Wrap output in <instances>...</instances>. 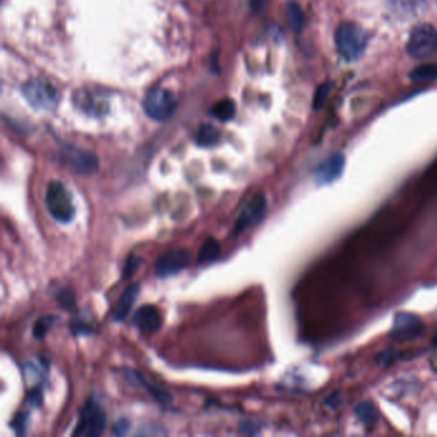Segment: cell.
Segmentation results:
<instances>
[{"instance_id": "484cf974", "label": "cell", "mask_w": 437, "mask_h": 437, "mask_svg": "<svg viewBox=\"0 0 437 437\" xmlns=\"http://www.w3.org/2000/svg\"><path fill=\"white\" fill-rule=\"evenodd\" d=\"M26 423H28V416L26 414H17L16 418L12 422V427L16 431L17 435H23L26 431Z\"/></svg>"}, {"instance_id": "ffe728a7", "label": "cell", "mask_w": 437, "mask_h": 437, "mask_svg": "<svg viewBox=\"0 0 437 437\" xmlns=\"http://www.w3.org/2000/svg\"><path fill=\"white\" fill-rule=\"evenodd\" d=\"M141 264H142V258L136 254H131L125 262V266L122 270V277L125 279H130L138 272Z\"/></svg>"}, {"instance_id": "277c9868", "label": "cell", "mask_w": 437, "mask_h": 437, "mask_svg": "<svg viewBox=\"0 0 437 437\" xmlns=\"http://www.w3.org/2000/svg\"><path fill=\"white\" fill-rule=\"evenodd\" d=\"M22 94L26 102L38 111H52L58 102V92L43 78H32L23 85Z\"/></svg>"}, {"instance_id": "f1b7e54d", "label": "cell", "mask_w": 437, "mask_h": 437, "mask_svg": "<svg viewBox=\"0 0 437 437\" xmlns=\"http://www.w3.org/2000/svg\"><path fill=\"white\" fill-rule=\"evenodd\" d=\"M240 429H242V432L248 434V435H255L258 427H257L255 423H251L249 420H246V422H242V425H240Z\"/></svg>"}, {"instance_id": "d4e9b609", "label": "cell", "mask_w": 437, "mask_h": 437, "mask_svg": "<svg viewBox=\"0 0 437 437\" xmlns=\"http://www.w3.org/2000/svg\"><path fill=\"white\" fill-rule=\"evenodd\" d=\"M130 428V420L127 418H121L114 423V426L112 428V434L116 435V436H125V435H127Z\"/></svg>"}, {"instance_id": "83f0119b", "label": "cell", "mask_w": 437, "mask_h": 437, "mask_svg": "<svg viewBox=\"0 0 437 437\" xmlns=\"http://www.w3.org/2000/svg\"><path fill=\"white\" fill-rule=\"evenodd\" d=\"M28 401L35 405V407H40L41 405V401H43V392L40 391V389H34V390L30 392L28 395Z\"/></svg>"}, {"instance_id": "9c48e42d", "label": "cell", "mask_w": 437, "mask_h": 437, "mask_svg": "<svg viewBox=\"0 0 437 437\" xmlns=\"http://www.w3.org/2000/svg\"><path fill=\"white\" fill-rule=\"evenodd\" d=\"M423 330L425 326L419 317L410 313H398L392 322L390 337L398 343H407L419 337Z\"/></svg>"}, {"instance_id": "9a60e30c", "label": "cell", "mask_w": 437, "mask_h": 437, "mask_svg": "<svg viewBox=\"0 0 437 437\" xmlns=\"http://www.w3.org/2000/svg\"><path fill=\"white\" fill-rule=\"evenodd\" d=\"M221 254V245L213 237H209L202 245L200 251L198 253V264H209L215 261Z\"/></svg>"}, {"instance_id": "44dd1931", "label": "cell", "mask_w": 437, "mask_h": 437, "mask_svg": "<svg viewBox=\"0 0 437 437\" xmlns=\"http://www.w3.org/2000/svg\"><path fill=\"white\" fill-rule=\"evenodd\" d=\"M410 77L414 81H422V80H431L437 77V65H420L418 68H416Z\"/></svg>"}, {"instance_id": "e0dca14e", "label": "cell", "mask_w": 437, "mask_h": 437, "mask_svg": "<svg viewBox=\"0 0 437 437\" xmlns=\"http://www.w3.org/2000/svg\"><path fill=\"white\" fill-rule=\"evenodd\" d=\"M286 16H288V25L295 32H300L306 26V14L301 10V7L290 1L286 7Z\"/></svg>"}, {"instance_id": "4fadbf2b", "label": "cell", "mask_w": 437, "mask_h": 437, "mask_svg": "<svg viewBox=\"0 0 437 437\" xmlns=\"http://www.w3.org/2000/svg\"><path fill=\"white\" fill-rule=\"evenodd\" d=\"M139 284H132L122 292L121 298L118 299L117 306L113 312V318L116 322H123L132 312L134 304L139 297Z\"/></svg>"}, {"instance_id": "5bb4252c", "label": "cell", "mask_w": 437, "mask_h": 437, "mask_svg": "<svg viewBox=\"0 0 437 437\" xmlns=\"http://www.w3.org/2000/svg\"><path fill=\"white\" fill-rule=\"evenodd\" d=\"M354 414H355L356 419L367 427H371L373 425H376V422L379 419V413L376 409V405H373L371 401L359 403L354 409Z\"/></svg>"}, {"instance_id": "7c38bea8", "label": "cell", "mask_w": 437, "mask_h": 437, "mask_svg": "<svg viewBox=\"0 0 437 437\" xmlns=\"http://www.w3.org/2000/svg\"><path fill=\"white\" fill-rule=\"evenodd\" d=\"M132 323L140 332L151 335L158 332L163 323V318L159 309L154 306H144L139 308L132 318Z\"/></svg>"}, {"instance_id": "7a4b0ae2", "label": "cell", "mask_w": 437, "mask_h": 437, "mask_svg": "<svg viewBox=\"0 0 437 437\" xmlns=\"http://www.w3.org/2000/svg\"><path fill=\"white\" fill-rule=\"evenodd\" d=\"M45 203L49 213L58 222L70 224L75 218L74 196L61 181H52L47 185Z\"/></svg>"}, {"instance_id": "4316f807", "label": "cell", "mask_w": 437, "mask_h": 437, "mask_svg": "<svg viewBox=\"0 0 437 437\" xmlns=\"http://www.w3.org/2000/svg\"><path fill=\"white\" fill-rule=\"evenodd\" d=\"M136 435H166V431L162 427H156V425H151L149 427L142 426Z\"/></svg>"}, {"instance_id": "ac0fdd59", "label": "cell", "mask_w": 437, "mask_h": 437, "mask_svg": "<svg viewBox=\"0 0 437 437\" xmlns=\"http://www.w3.org/2000/svg\"><path fill=\"white\" fill-rule=\"evenodd\" d=\"M236 113V105L231 99H224L214 105L213 116L220 121L227 122L233 118Z\"/></svg>"}, {"instance_id": "d6986e66", "label": "cell", "mask_w": 437, "mask_h": 437, "mask_svg": "<svg viewBox=\"0 0 437 437\" xmlns=\"http://www.w3.org/2000/svg\"><path fill=\"white\" fill-rule=\"evenodd\" d=\"M54 321H56L54 317H41L39 321H36V323L34 325V330H32L34 337L39 339V340L44 339L47 334V331L52 328Z\"/></svg>"}, {"instance_id": "ba28073f", "label": "cell", "mask_w": 437, "mask_h": 437, "mask_svg": "<svg viewBox=\"0 0 437 437\" xmlns=\"http://www.w3.org/2000/svg\"><path fill=\"white\" fill-rule=\"evenodd\" d=\"M191 255L186 249H173L160 255L154 266V273L158 279H168L189 267Z\"/></svg>"}, {"instance_id": "5b68a950", "label": "cell", "mask_w": 437, "mask_h": 437, "mask_svg": "<svg viewBox=\"0 0 437 437\" xmlns=\"http://www.w3.org/2000/svg\"><path fill=\"white\" fill-rule=\"evenodd\" d=\"M105 427H107L105 413L95 401L92 400L85 405L80 413V419L74 431V436H100Z\"/></svg>"}, {"instance_id": "603a6c76", "label": "cell", "mask_w": 437, "mask_h": 437, "mask_svg": "<svg viewBox=\"0 0 437 437\" xmlns=\"http://www.w3.org/2000/svg\"><path fill=\"white\" fill-rule=\"evenodd\" d=\"M141 385L145 386V387L148 389V391H149L150 395H151L154 399L157 400L158 403H160V404H169V403L172 401V396L168 394L167 391L162 390V389H159L157 386L150 385V383L145 381L144 379H141Z\"/></svg>"}, {"instance_id": "6da1fadb", "label": "cell", "mask_w": 437, "mask_h": 437, "mask_svg": "<svg viewBox=\"0 0 437 437\" xmlns=\"http://www.w3.org/2000/svg\"><path fill=\"white\" fill-rule=\"evenodd\" d=\"M336 47L346 62H356L365 53L368 38L355 22H343L335 32Z\"/></svg>"}, {"instance_id": "cb8c5ba5", "label": "cell", "mask_w": 437, "mask_h": 437, "mask_svg": "<svg viewBox=\"0 0 437 437\" xmlns=\"http://www.w3.org/2000/svg\"><path fill=\"white\" fill-rule=\"evenodd\" d=\"M56 299H58V303L61 304V307L65 308V309L75 308L76 295L72 288H67L61 290Z\"/></svg>"}, {"instance_id": "30bf717a", "label": "cell", "mask_w": 437, "mask_h": 437, "mask_svg": "<svg viewBox=\"0 0 437 437\" xmlns=\"http://www.w3.org/2000/svg\"><path fill=\"white\" fill-rule=\"evenodd\" d=\"M267 212V199L264 194H258L251 199L242 208V213L236 220L235 235H240L251 226L259 224Z\"/></svg>"}, {"instance_id": "2e32d148", "label": "cell", "mask_w": 437, "mask_h": 437, "mask_svg": "<svg viewBox=\"0 0 437 437\" xmlns=\"http://www.w3.org/2000/svg\"><path fill=\"white\" fill-rule=\"evenodd\" d=\"M221 139V132L212 125H203L198 134H196L195 141L199 147L203 148H211L218 144Z\"/></svg>"}, {"instance_id": "7402d4cb", "label": "cell", "mask_w": 437, "mask_h": 437, "mask_svg": "<svg viewBox=\"0 0 437 437\" xmlns=\"http://www.w3.org/2000/svg\"><path fill=\"white\" fill-rule=\"evenodd\" d=\"M331 89H332V85L330 83H325V84L321 85L318 89H317L316 94H315V99H313V108L318 111L321 109L325 103L327 102L330 93H331Z\"/></svg>"}, {"instance_id": "8fae6325", "label": "cell", "mask_w": 437, "mask_h": 437, "mask_svg": "<svg viewBox=\"0 0 437 437\" xmlns=\"http://www.w3.org/2000/svg\"><path fill=\"white\" fill-rule=\"evenodd\" d=\"M345 168V156L335 153L325 159L315 171V180L318 185H328L335 182L343 175Z\"/></svg>"}, {"instance_id": "8992f818", "label": "cell", "mask_w": 437, "mask_h": 437, "mask_svg": "<svg viewBox=\"0 0 437 437\" xmlns=\"http://www.w3.org/2000/svg\"><path fill=\"white\" fill-rule=\"evenodd\" d=\"M142 107L151 120L167 121L176 111V99L166 89H154L144 99Z\"/></svg>"}, {"instance_id": "52a82bcc", "label": "cell", "mask_w": 437, "mask_h": 437, "mask_svg": "<svg viewBox=\"0 0 437 437\" xmlns=\"http://www.w3.org/2000/svg\"><path fill=\"white\" fill-rule=\"evenodd\" d=\"M59 157L74 172L83 176H90L99 168V159L93 151L81 149L74 145L63 147L61 149Z\"/></svg>"}, {"instance_id": "3957f363", "label": "cell", "mask_w": 437, "mask_h": 437, "mask_svg": "<svg viewBox=\"0 0 437 437\" xmlns=\"http://www.w3.org/2000/svg\"><path fill=\"white\" fill-rule=\"evenodd\" d=\"M407 52L413 59L427 61L437 54V28L423 23L414 28L407 43Z\"/></svg>"}, {"instance_id": "f546056e", "label": "cell", "mask_w": 437, "mask_h": 437, "mask_svg": "<svg viewBox=\"0 0 437 437\" xmlns=\"http://www.w3.org/2000/svg\"><path fill=\"white\" fill-rule=\"evenodd\" d=\"M429 364H431V368L437 373V345H435V348L432 349V352L429 354Z\"/></svg>"}]
</instances>
